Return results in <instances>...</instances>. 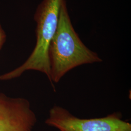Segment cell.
I'll return each instance as SVG.
<instances>
[{
  "label": "cell",
  "mask_w": 131,
  "mask_h": 131,
  "mask_svg": "<svg viewBox=\"0 0 131 131\" xmlns=\"http://www.w3.org/2000/svg\"><path fill=\"white\" fill-rule=\"evenodd\" d=\"M50 82L58 83L69 71L85 64L103 61L98 54L86 47L75 32L70 20L65 0L60 7L56 32L49 49Z\"/></svg>",
  "instance_id": "obj_1"
},
{
  "label": "cell",
  "mask_w": 131,
  "mask_h": 131,
  "mask_svg": "<svg viewBox=\"0 0 131 131\" xmlns=\"http://www.w3.org/2000/svg\"><path fill=\"white\" fill-rule=\"evenodd\" d=\"M62 0H43L38 6L34 19L37 23L36 44L32 52L23 65L0 75V80L19 77L27 70L44 73L50 81L49 49L56 32Z\"/></svg>",
  "instance_id": "obj_2"
},
{
  "label": "cell",
  "mask_w": 131,
  "mask_h": 131,
  "mask_svg": "<svg viewBox=\"0 0 131 131\" xmlns=\"http://www.w3.org/2000/svg\"><path fill=\"white\" fill-rule=\"evenodd\" d=\"M45 123L59 131H131V123L122 119L121 113H113L104 117L81 118L58 105L50 109Z\"/></svg>",
  "instance_id": "obj_3"
},
{
  "label": "cell",
  "mask_w": 131,
  "mask_h": 131,
  "mask_svg": "<svg viewBox=\"0 0 131 131\" xmlns=\"http://www.w3.org/2000/svg\"><path fill=\"white\" fill-rule=\"evenodd\" d=\"M37 122L28 100L0 93V131H33Z\"/></svg>",
  "instance_id": "obj_4"
},
{
  "label": "cell",
  "mask_w": 131,
  "mask_h": 131,
  "mask_svg": "<svg viewBox=\"0 0 131 131\" xmlns=\"http://www.w3.org/2000/svg\"><path fill=\"white\" fill-rule=\"evenodd\" d=\"M6 38V35L5 31L0 24V51L5 44Z\"/></svg>",
  "instance_id": "obj_5"
}]
</instances>
